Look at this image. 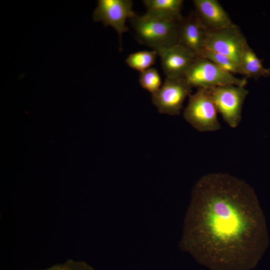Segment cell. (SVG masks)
Returning a JSON list of instances; mask_svg holds the SVG:
<instances>
[{
    "label": "cell",
    "instance_id": "6da1fadb",
    "mask_svg": "<svg viewBox=\"0 0 270 270\" xmlns=\"http://www.w3.org/2000/svg\"><path fill=\"white\" fill-rule=\"evenodd\" d=\"M129 21L137 40L152 50L178 44L180 20L170 22L136 14Z\"/></svg>",
    "mask_w": 270,
    "mask_h": 270
},
{
    "label": "cell",
    "instance_id": "7a4b0ae2",
    "mask_svg": "<svg viewBox=\"0 0 270 270\" xmlns=\"http://www.w3.org/2000/svg\"><path fill=\"white\" fill-rule=\"evenodd\" d=\"M184 78L192 88H204L230 84L245 86L247 84L246 78H236L202 56L196 58Z\"/></svg>",
    "mask_w": 270,
    "mask_h": 270
},
{
    "label": "cell",
    "instance_id": "3957f363",
    "mask_svg": "<svg viewBox=\"0 0 270 270\" xmlns=\"http://www.w3.org/2000/svg\"><path fill=\"white\" fill-rule=\"evenodd\" d=\"M188 97V104L184 111V119L200 132L220 130L218 112L208 90L199 88Z\"/></svg>",
    "mask_w": 270,
    "mask_h": 270
},
{
    "label": "cell",
    "instance_id": "277c9868",
    "mask_svg": "<svg viewBox=\"0 0 270 270\" xmlns=\"http://www.w3.org/2000/svg\"><path fill=\"white\" fill-rule=\"evenodd\" d=\"M207 89L224 122L230 128H236L242 120V106L248 90L244 86L234 84Z\"/></svg>",
    "mask_w": 270,
    "mask_h": 270
},
{
    "label": "cell",
    "instance_id": "5b68a950",
    "mask_svg": "<svg viewBox=\"0 0 270 270\" xmlns=\"http://www.w3.org/2000/svg\"><path fill=\"white\" fill-rule=\"evenodd\" d=\"M247 44L246 40L240 28L234 24L221 29L207 30L204 48L228 57L240 68V58Z\"/></svg>",
    "mask_w": 270,
    "mask_h": 270
},
{
    "label": "cell",
    "instance_id": "8992f818",
    "mask_svg": "<svg viewBox=\"0 0 270 270\" xmlns=\"http://www.w3.org/2000/svg\"><path fill=\"white\" fill-rule=\"evenodd\" d=\"M192 88L184 78L166 77L160 89L152 95V102L160 113L180 114L185 99L191 94Z\"/></svg>",
    "mask_w": 270,
    "mask_h": 270
},
{
    "label": "cell",
    "instance_id": "52a82bcc",
    "mask_svg": "<svg viewBox=\"0 0 270 270\" xmlns=\"http://www.w3.org/2000/svg\"><path fill=\"white\" fill-rule=\"evenodd\" d=\"M130 0H98L92 14L95 22H102L105 27H112L117 32L121 44L122 34L128 30L126 22L136 15Z\"/></svg>",
    "mask_w": 270,
    "mask_h": 270
},
{
    "label": "cell",
    "instance_id": "ba28073f",
    "mask_svg": "<svg viewBox=\"0 0 270 270\" xmlns=\"http://www.w3.org/2000/svg\"><path fill=\"white\" fill-rule=\"evenodd\" d=\"M162 66L166 77L184 78L185 75L196 57L180 44L162 48L156 51Z\"/></svg>",
    "mask_w": 270,
    "mask_h": 270
},
{
    "label": "cell",
    "instance_id": "9c48e42d",
    "mask_svg": "<svg viewBox=\"0 0 270 270\" xmlns=\"http://www.w3.org/2000/svg\"><path fill=\"white\" fill-rule=\"evenodd\" d=\"M207 30L198 19L194 12L179 22L178 44L184 47L196 56L204 49Z\"/></svg>",
    "mask_w": 270,
    "mask_h": 270
},
{
    "label": "cell",
    "instance_id": "30bf717a",
    "mask_svg": "<svg viewBox=\"0 0 270 270\" xmlns=\"http://www.w3.org/2000/svg\"><path fill=\"white\" fill-rule=\"evenodd\" d=\"M193 3L195 15L208 30L221 29L234 24L217 0H194Z\"/></svg>",
    "mask_w": 270,
    "mask_h": 270
},
{
    "label": "cell",
    "instance_id": "8fae6325",
    "mask_svg": "<svg viewBox=\"0 0 270 270\" xmlns=\"http://www.w3.org/2000/svg\"><path fill=\"white\" fill-rule=\"evenodd\" d=\"M146 12L144 16L160 20L178 22L182 16V0H144Z\"/></svg>",
    "mask_w": 270,
    "mask_h": 270
},
{
    "label": "cell",
    "instance_id": "7c38bea8",
    "mask_svg": "<svg viewBox=\"0 0 270 270\" xmlns=\"http://www.w3.org/2000/svg\"><path fill=\"white\" fill-rule=\"evenodd\" d=\"M263 60L260 59L253 50L248 46H246L242 54L240 69L242 75L247 78L258 79L264 77L266 68L262 64Z\"/></svg>",
    "mask_w": 270,
    "mask_h": 270
},
{
    "label": "cell",
    "instance_id": "4fadbf2b",
    "mask_svg": "<svg viewBox=\"0 0 270 270\" xmlns=\"http://www.w3.org/2000/svg\"><path fill=\"white\" fill-rule=\"evenodd\" d=\"M157 55L154 50L139 51L128 55L126 62L130 68L142 72L155 64Z\"/></svg>",
    "mask_w": 270,
    "mask_h": 270
},
{
    "label": "cell",
    "instance_id": "5bb4252c",
    "mask_svg": "<svg viewBox=\"0 0 270 270\" xmlns=\"http://www.w3.org/2000/svg\"><path fill=\"white\" fill-rule=\"evenodd\" d=\"M199 56L204 58L221 68L233 74H240L238 66L228 57L212 50L204 48Z\"/></svg>",
    "mask_w": 270,
    "mask_h": 270
},
{
    "label": "cell",
    "instance_id": "9a60e30c",
    "mask_svg": "<svg viewBox=\"0 0 270 270\" xmlns=\"http://www.w3.org/2000/svg\"><path fill=\"white\" fill-rule=\"evenodd\" d=\"M141 86L152 95L156 94L162 86V80L157 70L150 68L140 72L138 79Z\"/></svg>",
    "mask_w": 270,
    "mask_h": 270
},
{
    "label": "cell",
    "instance_id": "2e32d148",
    "mask_svg": "<svg viewBox=\"0 0 270 270\" xmlns=\"http://www.w3.org/2000/svg\"><path fill=\"white\" fill-rule=\"evenodd\" d=\"M214 210L216 214L224 221H231L234 217L228 206L222 202H216L214 204Z\"/></svg>",
    "mask_w": 270,
    "mask_h": 270
},
{
    "label": "cell",
    "instance_id": "e0dca14e",
    "mask_svg": "<svg viewBox=\"0 0 270 270\" xmlns=\"http://www.w3.org/2000/svg\"><path fill=\"white\" fill-rule=\"evenodd\" d=\"M270 76V68H266L264 78Z\"/></svg>",
    "mask_w": 270,
    "mask_h": 270
},
{
    "label": "cell",
    "instance_id": "ac0fdd59",
    "mask_svg": "<svg viewBox=\"0 0 270 270\" xmlns=\"http://www.w3.org/2000/svg\"><path fill=\"white\" fill-rule=\"evenodd\" d=\"M56 266H54L51 267L50 268H47V269L44 270H54L55 268H56Z\"/></svg>",
    "mask_w": 270,
    "mask_h": 270
}]
</instances>
